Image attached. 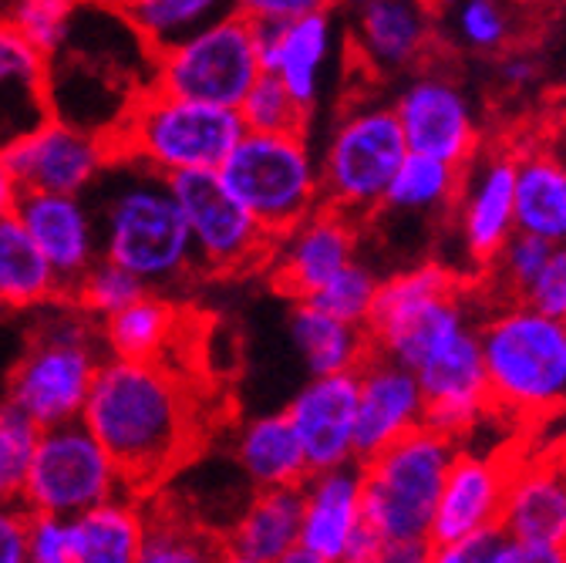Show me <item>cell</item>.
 <instances>
[{
	"mask_svg": "<svg viewBox=\"0 0 566 563\" xmlns=\"http://www.w3.org/2000/svg\"><path fill=\"white\" fill-rule=\"evenodd\" d=\"M82 421L108 449L132 492L172 476L199 439L192 382L172 372L166 358H102Z\"/></svg>",
	"mask_w": 566,
	"mask_h": 563,
	"instance_id": "6da1fadb",
	"label": "cell"
},
{
	"mask_svg": "<svg viewBox=\"0 0 566 563\" xmlns=\"http://www.w3.org/2000/svg\"><path fill=\"white\" fill-rule=\"evenodd\" d=\"M88 192L105 260L135 273L146 288H172L196 273L189 227L169 176L112 156Z\"/></svg>",
	"mask_w": 566,
	"mask_h": 563,
	"instance_id": "7a4b0ae2",
	"label": "cell"
},
{
	"mask_svg": "<svg viewBox=\"0 0 566 563\" xmlns=\"http://www.w3.org/2000/svg\"><path fill=\"white\" fill-rule=\"evenodd\" d=\"M455 459V439L418 426L361 466V523L381 543V563L432 560V517Z\"/></svg>",
	"mask_w": 566,
	"mask_h": 563,
	"instance_id": "3957f363",
	"label": "cell"
},
{
	"mask_svg": "<svg viewBox=\"0 0 566 563\" xmlns=\"http://www.w3.org/2000/svg\"><path fill=\"white\" fill-rule=\"evenodd\" d=\"M237 108L146 88L112 128V156L146 163L163 176L220 169L243 135Z\"/></svg>",
	"mask_w": 566,
	"mask_h": 563,
	"instance_id": "277c9868",
	"label": "cell"
},
{
	"mask_svg": "<svg viewBox=\"0 0 566 563\" xmlns=\"http://www.w3.org/2000/svg\"><path fill=\"white\" fill-rule=\"evenodd\" d=\"M489 402L523 418L566 405V324L536 307H510L479 331Z\"/></svg>",
	"mask_w": 566,
	"mask_h": 563,
	"instance_id": "5b68a950",
	"label": "cell"
},
{
	"mask_svg": "<svg viewBox=\"0 0 566 563\" xmlns=\"http://www.w3.org/2000/svg\"><path fill=\"white\" fill-rule=\"evenodd\" d=\"M217 173L270 237L321 206V169L304 132H243Z\"/></svg>",
	"mask_w": 566,
	"mask_h": 563,
	"instance_id": "8992f818",
	"label": "cell"
},
{
	"mask_svg": "<svg viewBox=\"0 0 566 563\" xmlns=\"http://www.w3.org/2000/svg\"><path fill=\"white\" fill-rule=\"evenodd\" d=\"M102 331L88 317L61 314L41 324L11 372L8 402L38 429L82 418L88 388L102 365Z\"/></svg>",
	"mask_w": 566,
	"mask_h": 563,
	"instance_id": "52a82bcc",
	"label": "cell"
},
{
	"mask_svg": "<svg viewBox=\"0 0 566 563\" xmlns=\"http://www.w3.org/2000/svg\"><path fill=\"white\" fill-rule=\"evenodd\" d=\"M263 75L260 34L240 11L153 54V88L237 108Z\"/></svg>",
	"mask_w": 566,
	"mask_h": 563,
	"instance_id": "ba28073f",
	"label": "cell"
},
{
	"mask_svg": "<svg viewBox=\"0 0 566 563\" xmlns=\"http://www.w3.org/2000/svg\"><path fill=\"white\" fill-rule=\"evenodd\" d=\"M459 327H465L459 280L436 263L415 267L378 284L365 321L371 351L405 368H415Z\"/></svg>",
	"mask_w": 566,
	"mask_h": 563,
	"instance_id": "9c48e42d",
	"label": "cell"
},
{
	"mask_svg": "<svg viewBox=\"0 0 566 563\" xmlns=\"http://www.w3.org/2000/svg\"><path fill=\"white\" fill-rule=\"evenodd\" d=\"M122 489H128L122 469L85 421L75 418L38 432L21 503L31 513H51L67 520Z\"/></svg>",
	"mask_w": 566,
	"mask_h": 563,
	"instance_id": "30bf717a",
	"label": "cell"
},
{
	"mask_svg": "<svg viewBox=\"0 0 566 563\" xmlns=\"http://www.w3.org/2000/svg\"><path fill=\"white\" fill-rule=\"evenodd\" d=\"M408 146L395 108L347 112L324 149L321 202L340 213H371L385 202V189L405 159Z\"/></svg>",
	"mask_w": 566,
	"mask_h": 563,
	"instance_id": "8fae6325",
	"label": "cell"
},
{
	"mask_svg": "<svg viewBox=\"0 0 566 563\" xmlns=\"http://www.w3.org/2000/svg\"><path fill=\"white\" fill-rule=\"evenodd\" d=\"M169 186L182 206L196 270L230 277L270 263L276 237L250 217V209L223 186L217 169L169 176Z\"/></svg>",
	"mask_w": 566,
	"mask_h": 563,
	"instance_id": "7c38bea8",
	"label": "cell"
},
{
	"mask_svg": "<svg viewBox=\"0 0 566 563\" xmlns=\"http://www.w3.org/2000/svg\"><path fill=\"white\" fill-rule=\"evenodd\" d=\"M4 163L21 192L85 196L112 163V143L98 132L51 115L4 149Z\"/></svg>",
	"mask_w": 566,
	"mask_h": 563,
	"instance_id": "4fadbf2b",
	"label": "cell"
},
{
	"mask_svg": "<svg viewBox=\"0 0 566 563\" xmlns=\"http://www.w3.org/2000/svg\"><path fill=\"white\" fill-rule=\"evenodd\" d=\"M411 372L424 398V426L436 432L455 439L475 426L485 408H492L482 344L469 324L442 337Z\"/></svg>",
	"mask_w": 566,
	"mask_h": 563,
	"instance_id": "5bb4252c",
	"label": "cell"
},
{
	"mask_svg": "<svg viewBox=\"0 0 566 563\" xmlns=\"http://www.w3.org/2000/svg\"><path fill=\"white\" fill-rule=\"evenodd\" d=\"M500 523L513 540L566 563V442L533 462H513Z\"/></svg>",
	"mask_w": 566,
	"mask_h": 563,
	"instance_id": "9a60e30c",
	"label": "cell"
},
{
	"mask_svg": "<svg viewBox=\"0 0 566 563\" xmlns=\"http://www.w3.org/2000/svg\"><path fill=\"white\" fill-rule=\"evenodd\" d=\"M14 217L51 263L64 301L67 291L78 284V277L102 257L88 199L67 192H21L14 202Z\"/></svg>",
	"mask_w": 566,
	"mask_h": 563,
	"instance_id": "2e32d148",
	"label": "cell"
},
{
	"mask_svg": "<svg viewBox=\"0 0 566 563\" xmlns=\"http://www.w3.org/2000/svg\"><path fill=\"white\" fill-rule=\"evenodd\" d=\"M424 426V398L411 368L378 355L358 368V418H354V459L365 462Z\"/></svg>",
	"mask_w": 566,
	"mask_h": 563,
	"instance_id": "e0dca14e",
	"label": "cell"
},
{
	"mask_svg": "<svg viewBox=\"0 0 566 563\" xmlns=\"http://www.w3.org/2000/svg\"><path fill=\"white\" fill-rule=\"evenodd\" d=\"M273 284L294 301H307L327 280L354 260V227L340 209L321 202L317 209L273 243Z\"/></svg>",
	"mask_w": 566,
	"mask_h": 563,
	"instance_id": "ac0fdd59",
	"label": "cell"
},
{
	"mask_svg": "<svg viewBox=\"0 0 566 563\" xmlns=\"http://www.w3.org/2000/svg\"><path fill=\"white\" fill-rule=\"evenodd\" d=\"M287 418L307 456V469H337L354 459V418H358V368L311 375L291 398Z\"/></svg>",
	"mask_w": 566,
	"mask_h": 563,
	"instance_id": "d6986e66",
	"label": "cell"
},
{
	"mask_svg": "<svg viewBox=\"0 0 566 563\" xmlns=\"http://www.w3.org/2000/svg\"><path fill=\"white\" fill-rule=\"evenodd\" d=\"M408 153L436 156L449 166H465L475 149V122L465 95L439 75L411 82L395 102Z\"/></svg>",
	"mask_w": 566,
	"mask_h": 563,
	"instance_id": "ffe728a7",
	"label": "cell"
},
{
	"mask_svg": "<svg viewBox=\"0 0 566 563\" xmlns=\"http://www.w3.org/2000/svg\"><path fill=\"white\" fill-rule=\"evenodd\" d=\"M301 536L287 563H340L361 526V466L321 469L304 479Z\"/></svg>",
	"mask_w": 566,
	"mask_h": 563,
	"instance_id": "44dd1931",
	"label": "cell"
},
{
	"mask_svg": "<svg viewBox=\"0 0 566 563\" xmlns=\"http://www.w3.org/2000/svg\"><path fill=\"white\" fill-rule=\"evenodd\" d=\"M513 462L503 456H462L455 452L439 503L432 517V550L455 543L459 536L500 523L503 500H506V486H510Z\"/></svg>",
	"mask_w": 566,
	"mask_h": 563,
	"instance_id": "7402d4cb",
	"label": "cell"
},
{
	"mask_svg": "<svg viewBox=\"0 0 566 563\" xmlns=\"http://www.w3.org/2000/svg\"><path fill=\"white\" fill-rule=\"evenodd\" d=\"M260 61L283 88L304 108L317 102L321 75L331 54V18L327 11H311L280 24H256Z\"/></svg>",
	"mask_w": 566,
	"mask_h": 563,
	"instance_id": "603a6c76",
	"label": "cell"
},
{
	"mask_svg": "<svg viewBox=\"0 0 566 563\" xmlns=\"http://www.w3.org/2000/svg\"><path fill=\"white\" fill-rule=\"evenodd\" d=\"M51 118L48 58L0 14V153Z\"/></svg>",
	"mask_w": 566,
	"mask_h": 563,
	"instance_id": "cb8c5ba5",
	"label": "cell"
},
{
	"mask_svg": "<svg viewBox=\"0 0 566 563\" xmlns=\"http://www.w3.org/2000/svg\"><path fill=\"white\" fill-rule=\"evenodd\" d=\"M304 513L301 486L256 489L240 520L223 536V556L240 563H283L297 546Z\"/></svg>",
	"mask_w": 566,
	"mask_h": 563,
	"instance_id": "d4e9b609",
	"label": "cell"
},
{
	"mask_svg": "<svg viewBox=\"0 0 566 563\" xmlns=\"http://www.w3.org/2000/svg\"><path fill=\"white\" fill-rule=\"evenodd\" d=\"M146 507L132 489L67 517L71 563H138Z\"/></svg>",
	"mask_w": 566,
	"mask_h": 563,
	"instance_id": "484cf974",
	"label": "cell"
},
{
	"mask_svg": "<svg viewBox=\"0 0 566 563\" xmlns=\"http://www.w3.org/2000/svg\"><path fill=\"white\" fill-rule=\"evenodd\" d=\"M462 230L469 253L479 263H492L516 230V159L489 163L465 196Z\"/></svg>",
	"mask_w": 566,
	"mask_h": 563,
	"instance_id": "4316f807",
	"label": "cell"
},
{
	"mask_svg": "<svg viewBox=\"0 0 566 563\" xmlns=\"http://www.w3.org/2000/svg\"><path fill=\"white\" fill-rule=\"evenodd\" d=\"M237 462L256 489L270 486H304L311 476L301 439L291 426L287 411L260 415L240 429Z\"/></svg>",
	"mask_w": 566,
	"mask_h": 563,
	"instance_id": "83f0119b",
	"label": "cell"
},
{
	"mask_svg": "<svg viewBox=\"0 0 566 563\" xmlns=\"http://www.w3.org/2000/svg\"><path fill=\"white\" fill-rule=\"evenodd\" d=\"M291 337L311 375H337L354 372L371 355V341L365 324L340 321L321 311L311 301H297L291 314Z\"/></svg>",
	"mask_w": 566,
	"mask_h": 563,
	"instance_id": "f1b7e54d",
	"label": "cell"
},
{
	"mask_svg": "<svg viewBox=\"0 0 566 563\" xmlns=\"http://www.w3.org/2000/svg\"><path fill=\"white\" fill-rule=\"evenodd\" d=\"M51 301H61L51 263L14 213L0 217V307L24 311Z\"/></svg>",
	"mask_w": 566,
	"mask_h": 563,
	"instance_id": "f546056e",
	"label": "cell"
},
{
	"mask_svg": "<svg viewBox=\"0 0 566 563\" xmlns=\"http://www.w3.org/2000/svg\"><path fill=\"white\" fill-rule=\"evenodd\" d=\"M516 230L566 243V163L543 153L516 159Z\"/></svg>",
	"mask_w": 566,
	"mask_h": 563,
	"instance_id": "4dcf8cb0",
	"label": "cell"
},
{
	"mask_svg": "<svg viewBox=\"0 0 566 563\" xmlns=\"http://www.w3.org/2000/svg\"><path fill=\"white\" fill-rule=\"evenodd\" d=\"M179 331V311L166 298L142 294L102 317V344L118 358H163Z\"/></svg>",
	"mask_w": 566,
	"mask_h": 563,
	"instance_id": "1f68e13d",
	"label": "cell"
},
{
	"mask_svg": "<svg viewBox=\"0 0 566 563\" xmlns=\"http://www.w3.org/2000/svg\"><path fill=\"white\" fill-rule=\"evenodd\" d=\"M115 4L153 54L237 11V0H115Z\"/></svg>",
	"mask_w": 566,
	"mask_h": 563,
	"instance_id": "d6a6232c",
	"label": "cell"
},
{
	"mask_svg": "<svg viewBox=\"0 0 566 563\" xmlns=\"http://www.w3.org/2000/svg\"><path fill=\"white\" fill-rule=\"evenodd\" d=\"M358 44L378 67H401L424 44V21L411 0H365Z\"/></svg>",
	"mask_w": 566,
	"mask_h": 563,
	"instance_id": "836d02e7",
	"label": "cell"
},
{
	"mask_svg": "<svg viewBox=\"0 0 566 563\" xmlns=\"http://www.w3.org/2000/svg\"><path fill=\"white\" fill-rule=\"evenodd\" d=\"M223 556V540L209 536L192 517L172 513L166 507L146 510L142 523V563H199Z\"/></svg>",
	"mask_w": 566,
	"mask_h": 563,
	"instance_id": "e575fe53",
	"label": "cell"
},
{
	"mask_svg": "<svg viewBox=\"0 0 566 563\" xmlns=\"http://www.w3.org/2000/svg\"><path fill=\"white\" fill-rule=\"evenodd\" d=\"M455 186L459 166H449L436 156L405 153L385 189V202L395 209H436L455 196Z\"/></svg>",
	"mask_w": 566,
	"mask_h": 563,
	"instance_id": "d590c367",
	"label": "cell"
},
{
	"mask_svg": "<svg viewBox=\"0 0 566 563\" xmlns=\"http://www.w3.org/2000/svg\"><path fill=\"white\" fill-rule=\"evenodd\" d=\"M149 288L142 284V280L135 273H128L125 267L98 257L82 277H78V284L67 291L64 304L67 307H75L88 317H108L115 311H122L125 304H132L135 298H142Z\"/></svg>",
	"mask_w": 566,
	"mask_h": 563,
	"instance_id": "8d00e7d4",
	"label": "cell"
},
{
	"mask_svg": "<svg viewBox=\"0 0 566 563\" xmlns=\"http://www.w3.org/2000/svg\"><path fill=\"white\" fill-rule=\"evenodd\" d=\"M247 132H304L307 112L270 72H263L237 105Z\"/></svg>",
	"mask_w": 566,
	"mask_h": 563,
	"instance_id": "74e56055",
	"label": "cell"
},
{
	"mask_svg": "<svg viewBox=\"0 0 566 563\" xmlns=\"http://www.w3.org/2000/svg\"><path fill=\"white\" fill-rule=\"evenodd\" d=\"M38 432L41 429L11 402L0 405V503H21Z\"/></svg>",
	"mask_w": 566,
	"mask_h": 563,
	"instance_id": "f35d334b",
	"label": "cell"
},
{
	"mask_svg": "<svg viewBox=\"0 0 566 563\" xmlns=\"http://www.w3.org/2000/svg\"><path fill=\"white\" fill-rule=\"evenodd\" d=\"M78 4L82 0H14L4 18L48 58L64 44Z\"/></svg>",
	"mask_w": 566,
	"mask_h": 563,
	"instance_id": "ab89813d",
	"label": "cell"
},
{
	"mask_svg": "<svg viewBox=\"0 0 566 563\" xmlns=\"http://www.w3.org/2000/svg\"><path fill=\"white\" fill-rule=\"evenodd\" d=\"M375 291H378V280L368 267L361 263H347L340 267L321 291H314L307 301L317 304L321 311L340 317V321H350V324H365L368 321V311H371V301H375Z\"/></svg>",
	"mask_w": 566,
	"mask_h": 563,
	"instance_id": "60d3db41",
	"label": "cell"
},
{
	"mask_svg": "<svg viewBox=\"0 0 566 563\" xmlns=\"http://www.w3.org/2000/svg\"><path fill=\"white\" fill-rule=\"evenodd\" d=\"M459 34L475 51H495V48H503L510 38V21L495 0H462Z\"/></svg>",
	"mask_w": 566,
	"mask_h": 563,
	"instance_id": "b9f144b4",
	"label": "cell"
},
{
	"mask_svg": "<svg viewBox=\"0 0 566 563\" xmlns=\"http://www.w3.org/2000/svg\"><path fill=\"white\" fill-rule=\"evenodd\" d=\"M549 250H553L549 240H543V237H536V233H526V230H513L510 240L503 243V250L495 253V257L503 260L506 280L523 294V291L533 284V277L539 273V267L546 263Z\"/></svg>",
	"mask_w": 566,
	"mask_h": 563,
	"instance_id": "7bdbcfd3",
	"label": "cell"
},
{
	"mask_svg": "<svg viewBox=\"0 0 566 563\" xmlns=\"http://www.w3.org/2000/svg\"><path fill=\"white\" fill-rule=\"evenodd\" d=\"M523 301L553 317L566 314V243H553L546 263L533 277V284L523 291Z\"/></svg>",
	"mask_w": 566,
	"mask_h": 563,
	"instance_id": "ee69618b",
	"label": "cell"
},
{
	"mask_svg": "<svg viewBox=\"0 0 566 563\" xmlns=\"http://www.w3.org/2000/svg\"><path fill=\"white\" fill-rule=\"evenodd\" d=\"M506 540H510V533L503 530V523H489V526H479V530L459 536L455 543L436 546L432 560H439V563H500Z\"/></svg>",
	"mask_w": 566,
	"mask_h": 563,
	"instance_id": "f6af8a7d",
	"label": "cell"
},
{
	"mask_svg": "<svg viewBox=\"0 0 566 563\" xmlns=\"http://www.w3.org/2000/svg\"><path fill=\"white\" fill-rule=\"evenodd\" d=\"M28 560L34 563H71L67 520L51 513H31L28 520Z\"/></svg>",
	"mask_w": 566,
	"mask_h": 563,
	"instance_id": "bcb514c9",
	"label": "cell"
},
{
	"mask_svg": "<svg viewBox=\"0 0 566 563\" xmlns=\"http://www.w3.org/2000/svg\"><path fill=\"white\" fill-rule=\"evenodd\" d=\"M331 0H237V11L253 24H280L311 11H327Z\"/></svg>",
	"mask_w": 566,
	"mask_h": 563,
	"instance_id": "7dc6e473",
	"label": "cell"
},
{
	"mask_svg": "<svg viewBox=\"0 0 566 563\" xmlns=\"http://www.w3.org/2000/svg\"><path fill=\"white\" fill-rule=\"evenodd\" d=\"M28 520L31 510L24 503H0V563L28 560Z\"/></svg>",
	"mask_w": 566,
	"mask_h": 563,
	"instance_id": "c3c4849f",
	"label": "cell"
},
{
	"mask_svg": "<svg viewBox=\"0 0 566 563\" xmlns=\"http://www.w3.org/2000/svg\"><path fill=\"white\" fill-rule=\"evenodd\" d=\"M533 79H536V64H533L530 58L510 54V58L503 61V82H506V85L520 88V85H530Z\"/></svg>",
	"mask_w": 566,
	"mask_h": 563,
	"instance_id": "681fc988",
	"label": "cell"
},
{
	"mask_svg": "<svg viewBox=\"0 0 566 563\" xmlns=\"http://www.w3.org/2000/svg\"><path fill=\"white\" fill-rule=\"evenodd\" d=\"M18 196H21V189H18V183H14V176H11V169L4 163V153H0V217L14 213Z\"/></svg>",
	"mask_w": 566,
	"mask_h": 563,
	"instance_id": "f907efd6",
	"label": "cell"
},
{
	"mask_svg": "<svg viewBox=\"0 0 566 563\" xmlns=\"http://www.w3.org/2000/svg\"><path fill=\"white\" fill-rule=\"evenodd\" d=\"M563 324H566V314H563Z\"/></svg>",
	"mask_w": 566,
	"mask_h": 563,
	"instance_id": "816d5d0a",
	"label": "cell"
},
{
	"mask_svg": "<svg viewBox=\"0 0 566 563\" xmlns=\"http://www.w3.org/2000/svg\"><path fill=\"white\" fill-rule=\"evenodd\" d=\"M563 143H566V135H563Z\"/></svg>",
	"mask_w": 566,
	"mask_h": 563,
	"instance_id": "f5cc1de1",
	"label": "cell"
}]
</instances>
